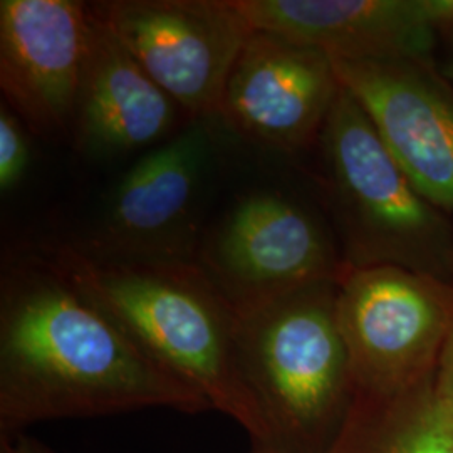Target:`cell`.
<instances>
[{"label":"cell","mask_w":453,"mask_h":453,"mask_svg":"<svg viewBox=\"0 0 453 453\" xmlns=\"http://www.w3.org/2000/svg\"><path fill=\"white\" fill-rule=\"evenodd\" d=\"M340 91L323 50L254 31L230 73L219 116L260 145L299 151L318 145Z\"/></svg>","instance_id":"11"},{"label":"cell","mask_w":453,"mask_h":453,"mask_svg":"<svg viewBox=\"0 0 453 453\" xmlns=\"http://www.w3.org/2000/svg\"><path fill=\"white\" fill-rule=\"evenodd\" d=\"M89 37V4L0 2V91L17 118L44 138L71 134Z\"/></svg>","instance_id":"10"},{"label":"cell","mask_w":453,"mask_h":453,"mask_svg":"<svg viewBox=\"0 0 453 453\" xmlns=\"http://www.w3.org/2000/svg\"><path fill=\"white\" fill-rule=\"evenodd\" d=\"M256 31L319 49L331 59L434 61L453 0H235Z\"/></svg>","instance_id":"12"},{"label":"cell","mask_w":453,"mask_h":453,"mask_svg":"<svg viewBox=\"0 0 453 453\" xmlns=\"http://www.w3.org/2000/svg\"><path fill=\"white\" fill-rule=\"evenodd\" d=\"M172 408L211 411L50 265L7 264L0 279V438L61 418Z\"/></svg>","instance_id":"1"},{"label":"cell","mask_w":453,"mask_h":453,"mask_svg":"<svg viewBox=\"0 0 453 453\" xmlns=\"http://www.w3.org/2000/svg\"><path fill=\"white\" fill-rule=\"evenodd\" d=\"M434 374L391 398L357 396L329 453H453V411L440 400Z\"/></svg>","instance_id":"14"},{"label":"cell","mask_w":453,"mask_h":453,"mask_svg":"<svg viewBox=\"0 0 453 453\" xmlns=\"http://www.w3.org/2000/svg\"><path fill=\"white\" fill-rule=\"evenodd\" d=\"M196 265L237 316L344 271L333 226L280 192L247 195L203 235Z\"/></svg>","instance_id":"7"},{"label":"cell","mask_w":453,"mask_h":453,"mask_svg":"<svg viewBox=\"0 0 453 453\" xmlns=\"http://www.w3.org/2000/svg\"><path fill=\"white\" fill-rule=\"evenodd\" d=\"M336 314L357 396L391 398L437 370L453 331V282L393 265H344Z\"/></svg>","instance_id":"5"},{"label":"cell","mask_w":453,"mask_h":453,"mask_svg":"<svg viewBox=\"0 0 453 453\" xmlns=\"http://www.w3.org/2000/svg\"><path fill=\"white\" fill-rule=\"evenodd\" d=\"M213 158L209 127L196 119L131 166L93 232L73 247L118 265L196 264L200 203Z\"/></svg>","instance_id":"6"},{"label":"cell","mask_w":453,"mask_h":453,"mask_svg":"<svg viewBox=\"0 0 453 453\" xmlns=\"http://www.w3.org/2000/svg\"><path fill=\"white\" fill-rule=\"evenodd\" d=\"M445 39V61L441 65V74L453 84V14L449 17V20L443 24L441 34Z\"/></svg>","instance_id":"18"},{"label":"cell","mask_w":453,"mask_h":453,"mask_svg":"<svg viewBox=\"0 0 453 453\" xmlns=\"http://www.w3.org/2000/svg\"><path fill=\"white\" fill-rule=\"evenodd\" d=\"M338 279L239 316L241 368L264 428L254 447L329 453L344 430L357 391L336 314Z\"/></svg>","instance_id":"3"},{"label":"cell","mask_w":453,"mask_h":453,"mask_svg":"<svg viewBox=\"0 0 453 453\" xmlns=\"http://www.w3.org/2000/svg\"><path fill=\"white\" fill-rule=\"evenodd\" d=\"M406 177L440 211L453 213V84L435 61L331 59Z\"/></svg>","instance_id":"9"},{"label":"cell","mask_w":453,"mask_h":453,"mask_svg":"<svg viewBox=\"0 0 453 453\" xmlns=\"http://www.w3.org/2000/svg\"><path fill=\"white\" fill-rule=\"evenodd\" d=\"M434 385L440 400L453 411V331L438 359Z\"/></svg>","instance_id":"16"},{"label":"cell","mask_w":453,"mask_h":453,"mask_svg":"<svg viewBox=\"0 0 453 453\" xmlns=\"http://www.w3.org/2000/svg\"><path fill=\"white\" fill-rule=\"evenodd\" d=\"M31 165V143L26 125L0 103V190L9 194L26 179Z\"/></svg>","instance_id":"15"},{"label":"cell","mask_w":453,"mask_h":453,"mask_svg":"<svg viewBox=\"0 0 453 453\" xmlns=\"http://www.w3.org/2000/svg\"><path fill=\"white\" fill-rule=\"evenodd\" d=\"M183 110L153 81L89 4V37L71 138L88 158L162 145Z\"/></svg>","instance_id":"13"},{"label":"cell","mask_w":453,"mask_h":453,"mask_svg":"<svg viewBox=\"0 0 453 453\" xmlns=\"http://www.w3.org/2000/svg\"><path fill=\"white\" fill-rule=\"evenodd\" d=\"M44 256L155 366L237 421L252 445L264 443L241 368L239 316L196 264H101L73 245Z\"/></svg>","instance_id":"2"},{"label":"cell","mask_w":453,"mask_h":453,"mask_svg":"<svg viewBox=\"0 0 453 453\" xmlns=\"http://www.w3.org/2000/svg\"><path fill=\"white\" fill-rule=\"evenodd\" d=\"M0 453H54L42 441L24 434L0 438Z\"/></svg>","instance_id":"17"},{"label":"cell","mask_w":453,"mask_h":453,"mask_svg":"<svg viewBox=\"0 0 453 453\" xmlns=\"http://www.w3.org/2000/svg\"><path fill=\"white\" fill-rule=\"evenodd\" d=\"M93 9L146 74L190 118L220 111L254 27L235 0H110Z\"/></svg>","instance_id":"8"},{"label":"cell","mask_w":453,"mask_h":453,"mask_svg":"<svg viewBox=\"0 0 453 453\" xmlns=\"http://www.w3.org/2000/svg\"><path fill=\"white\" fill-rule=\"evenodd\" d=\"M252 453H284L280 450H275L273 447H254L252 445Z\"/></svg>","instance_id":"19"},{"label":"cell","mask_w":453,"mask_h":453,"mask_svg":"<svg viewBox=\"0 0 453 453\" xmlns=\"http://www.w3.org/2000/svg\"><path fill=\"white\" fill-rule=\"evenodd\" d=\"M318 146L344 265H393L453 282L452 217L418 192L342 86Z\"/></svg>","instance_id":"4"}]
</instances>
